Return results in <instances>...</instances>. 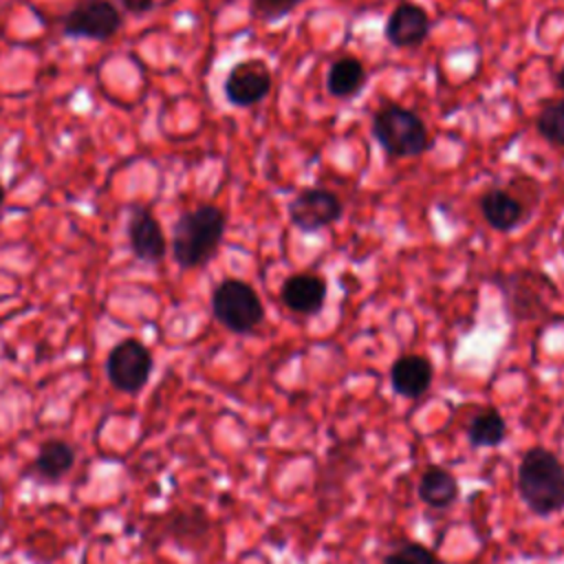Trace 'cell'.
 Segmentation results:
<instances>
[{"instance_id":"cell-5","label":"cell","mask_w":564,"mask_h":564,"mask_svg":"<svg viewBox=\"0 0 564 564\" xmlns=\"http://www.w3.org/2000/svg\"><path fill=\"white\" fill-rule=\"evenodd\" d=\"M152 372V352L134 337L117 341L106 357V377L119 392L137 394Z\"/></svg>"},{"instance_id":"cell-2","label":"cell","mask_w":564,"mask_h":564,"mask_svg":"<svg viewBox=\"0 0 564 564\" xmlns=\"http://www.w3.org/2000/svg\"><path fill=\"white\" fill-rule=\"evenodd\" d=\"M227 216L216 205H198L183 212L172 227V258L181 269L205 267L218 251Z\"/></svg>"},{"instance_id":"cell-21","label":"cell","mask_w":564,"mask_h":564,"mask_svg":"<svg viewBox=\"0 0 564 564\" xmlns=\"http://www.w3.org/2000/svg\"><path fill=\"white\" fill-rule=\"evenodd\" d=\"M152 7H154V0H123V11L134 13V15L145 13V11H150Z\"/></svg>"},{"instance_id":"cell-19","label":"cell","mask_w":564,"mask_h":564,"mask_svg":"<svg viewBox=\"0 0 564 564\" xmlns=\"http://www.w3.org/2000/svg\"><path fill=\"white\" fill-rule=\"evenodd\" d=\"M383 564H443L438 555L421 542H401L386 557Z\"/></svg>"},{"instance_id":"cell-15","label":"cell","mask_w":564,"mask_h":564,"mask_svg":"<svg viewBox=\"0 0 564 564\" xmlns=\"http://www.w3.org/2000/svg\"><path fill=\"white\" fill-rule=\"evenodd\" d=\"M364 62L355 55L337 57L326 73V90L335 99H350L366 86Z\"/></svg>"},{"instance_id":"cell-14","label":"cell","mask_w":564,"mask_h":564,"mask_svg":"<svg viewBox=\"0 0 564 564\" xmlns=\"http://www.w3.org/2000/svg\"><path fill=\"white\" fill-rule=\"evenodd\" d=\"M416 494L421 502H425L432 509H447L458 500L460 487L456 476L441 467V465H427L419 478Z\"/></svg>"},{"instance_id":"cell-18","label":"cell","mask_w":564,"mask_h":564,"mask_svg":"<svg viewBox=\"0 0 564 564\" xmlns=\"http://www.w3.org/2000/svg\"><path fill=\"white\" fill-rule=\"evenodd\" d=\"M535 130L551 145L564 148V99L549 101L540 108L535 117Z\"/></svg>"},{"instance_id":"cell-8","label":"cell","mask_w":564,"mask_h":564,"mask_svg":"<svg viewBox=\"0 0 564 564\" xmlns=\"http://www.w3.org/2000/svg\"><path fill=\"white\" fill-rule=\"evenodd\" d=\"M273 86V75L264 59L249 57L231 66V70L225 77L223 90L231 106L249 108L260 104Z\"/></svg>"},{"instance_id":"cell-16","label":"cell","mask_w":564,"mask_h":564,"mask_svg":"<svg viewBox=\"0 0 564 564\" xmlns=\"http://www.w3.org/2000/svg\"><path fill=\"white\" fill-rule=\"evenodd\" d=\"M507 438V421L505 416L487 405L478 410L467 423V441L471 447H498Z\"/></svg>"},{"instance_id":"cell-23","label":"cell","mask_w":564,"mask_h":564,"mask_svg":"<svg viewBox=\"0 0 564 564\" xmlns=\"http://www.w3.org/2000/svg\"><path fill=\"white\" fill-rule=\"evenodd\" d=\"M2 203H4V185L0 183V207H2Z\"/></svg>"},{"instance_id":"cell-13","label":"cell","mask_w":564,"mask_h":564,"mask_svg":"<svg viewBox=\"0 0 564 564\" xmlns=\"http://www.w3.org/2000/svg\"><path fill=\"white\" fill-rule=\"evenodd\" d=\"M478 207L485 223L496 231L507 234L524 223V205L509 189H502V187L487 189L480 196Z\"/></svg>"},{"instance_id":"cell-20","label":"cell","mask_w":564,"mask_h":564,"mask_svg":"<svg viewBox=\"0 0 564 564\" xmlns=\"http://www.w3.org/2000/svg\"><path fill=\"white\" fill-rule=\"evenodd\" d=\"M304 0H251V9H253V15H258L260 20L273 22L291 13Z\"/></svg>"},{"instance_id":"cell-3","label":"cell","mask_w":564,"mask_h":564,"mask_svg":"<svg viewBox=\"0 0 564 564\" xmlns=\"http://www.w3.org/2000/svg\"><path fill=\"white\" fill-rule=\"evenodd\" d=\"M372 137L397 159L419 156L430 148V134L423 119L399 104H388L372 115Z\"/></svg>"},{"instance_id":"cell-7","label":"cell","mask_w":564,"mask_h":564,"mask_svg":"<svg viewBox=\"0 0 564 564\" xmlns=\"http://www.w3.org/2000/svg\"><path fill=\"white\" fill-rule=\"evenodd\" d=\"M344 214L341 198L324 187H308L302 189L289 203V220L300 231L313 234L324 227L335 225Z\"/></svg>"},{"instance_id":"cell-9","label":"cell","mask_w":564,"mask_h":564,"mask_svg":"<svg viewBox=\"0 0 564 564\" xmlns=\"http://www.w3.org/2000/svg\"><path fill=\"white\" fill-rule=\"evenodd\" d=\"M432 29V20L427 11L414 2H399L383 26L386 40L394 48H414L421 46Z\"/></svg>"},{"instance_id":"cell-12","label":"cell","mask_w":564,"mask_h":564,"mask_svg":"<svg viewBox=\"0 0 564 564\" xmlns=\"http://www.w3.org/2000/svg\"><path fill=\"white\" fill-rule=\"evenodd\" d=\"M434 379V366L423 355H401L390 366V386L403 399L423 397Z\"/></svg>"},{"instance_id":"cell-22","label":"cell","mask_w":564,"mask_h":564,"mask_svg":"<svg viewBox=\"0 0 564 564\" xmlns=\"http://www.w3.org/2000/svg\"><path fill=\"white\" fill-rule=\"evenodd\" d=\"M555 84H557V88L564 93V66L555 73Z\"/></svg>"},{"instance_id":"cell-17","label":"cell","mask_w":564,"mask_h":564,"mask_svg":"<svg viewBox=\"0 0 564 564\" xmlns=\"http://www.w3.org/2000/svg\"><path fill=\"white\" fill-rule=\"evenodd\" d=\"M75 465V449L64 441H44L35 456V471L46 480H59Z\"/></svg>"},{"instance_id":"cell-6","label":"cell","mask_w":564,"mask_h":564,"mask_svg":"<svg viewBox=\"0 0 564 564\" xmlns=\"http://www.w3.org/2000/svg\"><path fill=\"white\" fill-rule=\"evenodd\" d=\"M121 29V11L110 0H82L62 20L68 37L106 42Z\"/></svg>"},{"instance_id":"cell-11","label":"cell","mask_w":564,"mask_h":564,"mask_svg":"<svg viewBox=\"0 0 564 564\" xmlns=\"http://www.w3.org/2000/svg\"><path fill=\"white\" fill-rule=\"evenodd\" d=\"M280 297L297 315H315L326 302V280L311 271H300L282 282Z\"/></svg>"},{"instance_id":"cell-10","label":"cell","mask_w":564,"mask_h":564,"mask_svg":"<svg viewBox=\"0 0 564 564\" xmlns=\"http://www.w3.org/2000/svg\"><path fill=\"white\" fill-rule=\"evenodd\" d=\"M128 245L134 253V258L156 264L163 260L167 251V238L159 225V220L152 216V212L143 207H134L128 218Z\"/></svg>"},{"instance_id":"cell-1","label":"cell","mask_w":564,"mask_h":564,"mask_svg":"<svg viewBox=\"0 0 564 564\" xmlns=\"http://www.w3.org/2000/svg\"><path fill=\"white\" fill-rule=\"evenodd\" d=\"M516 489L531 513L555 516L564 509V463L542 445L529 447L516 469Z\"/></svg>"},{"instance_id":"cell-4","label":"cell","mask_w":564,"mask_h":564,"mask_svg":"<svg viewBox=\"0 0 564 564\" xmlns=\"http://www.w3.org/2000/svg\"><path fill=\"white\" fill-rule=\"evenodd\" d=\"M212 315L227 330L249 335L262 324L264 306L251 284L238 278H225L212 291Z\"/></svg>"}]
</instances>
